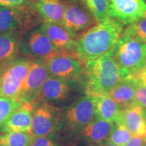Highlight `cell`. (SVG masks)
<instances>
[{"label": "cell", "mask_w": 146, "mask_h": 146, "mask_svg": "<svg viewBox=\"0 0 146 146\" xmlns=\"http://www.w3.org/2000/svg\"><path fill=\"white\" fill-rule=\"evenodd\" d=\"M97 146H116L114 145V144L110 143V142H109L108 141H106V142H104V143H102V144H100V145H97Z\"/></svg>", "instance_id": "cell-32"}, {"label": "cell", "mask_w": 146, "mask_h": 146, "mask_svg": "<svg viewBox=\"0 0 146 146\" xmlns=\"http://www.w3.org/2000/svg\"><path fill=\"white\" fill-rule=\"evenodd\" d=\"M82 89L85 90L83 80L50 76L42 85L36 101H44L55 106L67 103L77 97Z\"/></svg>", "instance_id": "cell-4"}, {"label": "cell", "mask_w": 146, "mask_h": 146, "mask_svg": "<svg viewBox=\"0 0 146 146\" xmlns=\"http://www.w3.org/2000/svg\"><path fill=\"white\" fill-rule=\"evenodd\" d=\"M123 31V24L108 18L76 38L74 53L85 63L98 59L112 50Z\"/></svg>", "instance_id": "cell-1"}, {"label": "cell", "mask_w": 146, "mask_h": 146, "mask_svg": "<svg viewBox=\"0 0 146 146\" xmlns=\"http://www.w3.org/2000/svg\"><path fill=\"white\" fill-rule=\"evenodd\" d=\"M33 110V104H23L0 127L1 132L32 133Z\"/></svg>", "instance_id": "cell-14"}, {"label": "cell", "mask_w": 146, "mask_h": 146, "mask_svg": "<svg viewBox=\"0 0 146 146\" xmlns=\"http://www.w3.org/2000/svg\"><path fill=\"white\" fill-rule=\"evenodd\" d=\"M118 121L125 125L133 135L143 136L146 129V120L143 108L137 104L122 110Z\"/></svg>", "instance_id": "cell-18"}, {"label": "cell", "mask_w": 146, "mask_h": 146, "mask_svg": "<svg viewBox=\"0 0 146 146\" xmlns=\"http://www.w3.org/2000/svg\"><path fill=\"white\" fill-rule=\"evenodd\" d=\"M114 126V122L95 118L84 128L81 133L85 141L97 146L108 141Z\"/></svg>", "instance_id": "cell-16"}, {"label": "cell", "mask_w": 146, "mask_h": 146, "mask_svg": "<svg viewBox=\"0 0 146 146\" xmlns=\"http://www.w3.org/2000/svg\"><path fill=\"white\" fill-rule=\"evenodd\" d=\"M50 76L83 80L85 64L74 52L58 51L45 60Z\"/></svg>", "instance_id": "cell-7"}, {"label": "cell", "mask_w": 146, "mask_h": 146, "mask_svg": "<svg viewBox=\"0 0 146 146\" xmlns=\"http://www.w3.org/2000/svg\"><path fill=\"white\" fill-rule=\"evenodd\" d=\"M91 97L94 100L96 118L114 123L119 120L122 108L108 94L96 95Z\"/></svg>", "instance_id": "cell-19"}, {"label": "cell", "mask_w": 146, "mask_h": 146, "mask_svg": "<svg viewBox=\"0 0 146 146\" xmlns=\"http://www.w3.org/2000/svg\"><path fill=\"white\" fill-rule=\"evenodd\" d=\"M133 78L138 84L146 87V64Z\"/></svg>", "instance_id": "cell-30"}, {"label": "cell", "mask_w": 146, "mask_h": 146, "mask_svg": "<svg viewBox=\"0 0 146 146\" xmlns=\"http://www.w3.org/2000/svg\"><path fill=\"white\" fill-rule=\"evenodd\" d=\"M34 139L31 132L3 133L0 135V146H31Z\"/></svg>", "instance_id": "cell-22"}, {"label": "cell", "mask_w": 146, "mask_h": 146, "mask_svg": "<svg viewBox=\"0 0 146 146\" xmlns=\"http://www.w3.org/2000/svg\"><path fill=\"white\" fill-rule=\"evenodd\" d=\"M136 83V103L143 108V110H146V87L138 84L137 82Z\"/></svg>", "instance_id": "cell-28"}, {"label": "cell", "mask_w": 146, "mask_h": 146, "mask_svg": "<svg viewBox=\"0 0 146 146\" xmlns=\"http://www.w3.org/2000/svg\"><path fill=\"white\" fill-rule=\"evenodd\" d=\"M143 138L144 139V141H146V129H145V133H144L143 136Z\"/></svg>", "instance_id": "cell-33"}, {"label": "cell", "mask_w": 146, "mask_h": 146, "mask_svg": "<svg viewBox=\"0 0 146 146\" xmlns=\"http://www.w3.org/2000/svg\"><path fill=\"white\" fill-rule=\"evenodd\" d=\"M21 53L31 60H43L58 52L41 27L31 29L22 36L20 44Z\"/></svg>", "instance_id": "cell-10"}, {"label": "cell", "mask_w": 146, "mask_h": 146, "mask_svg": "<svg viewBox=\"0 0 146 146\" xmlns=\"http://www.w3.org/2000/svg\"><path fill=\"white\" fill-rule=\"evenodd\" d=\"M83 76L85 91L91 96L108 94L118 84L126 80L111 51L86 62Z\"/></svg>", "instance_id": "cell-2"}, {"label": "cell", "mask_w": 146, "mask_h": 146, "mask_svg": "<svg viewBox=\"0 0 146 146\" xmlns=\"http://www.w3.org/2000/svg\"><path fill=\"white\" fill-rule=\"evenodd\" d=\"M34 8L45 21L62 23L64 5L62 0H35Z\"/></svg>", "instance_id": "cell-21"}, {"label": "cell", "mask_w": 146, "mask_h": 146, "mask_svg": "<svg viewBox=\"0 0 146 146\" xmlns=\"http://www.w3.org/2000/svg\"><path fill=\"white\" fill-rule=\"evenodd\" d=\"M145 14V0H109L108 16L123 26L135 23Z\"/></svg>", "instance_id": "cell-12"}, {"label": "cell", "mask_w": 146, "mask_h": 146, "mask_svg": "<svg viewBox=\"0 0 146 146\" xmlns=\"http://www.w3.org/2000/svg\"><path fill=\"white\" fill-rule=\"evenodd\" d=\"M136 81L133 78L123 80L108 93L122 110L135 104Z\"/></svg>", "instance_id": "cell-20"}, {"label": "cell", "mask_w": 146, "mask_h": 146, "mask_svg": "<svg viewBox=\"0 0 146 146\" xmlns=\"http://www.w3.org/2000/svg\"><path fill=\"white\" fill-rule=\"evenodd\" d=\"M110 51L125 79L133 78L146 64V43L124 34L123 31Z\"/></svg>", "instance_id": "cell-3"}, {"label": "cell", "mask_w": 146, "mask_h": 146, "mask_svg": "<svg viewBox=\"0 0 146 146\" xmlns=\"http://www.w3.org/2000/svg\"><path fill=\"white\" fill-rule=\"evenodd\" d=\"M22 104L17 99L0 96V127Z\"/></svg>", "instance_id": "cell-25"}, {"label": "cell", "mask_w": 146, "mask_h": 146, "mask_svg": "<svg viewBox=\"0 0 146 146\" xmlns=\"http://www.w3.org/2000/svg\"><path fill=\"white\" fill-rule=\"evenodd\" d=\"M143 113H144V117H145L146 120V110H143Z\"/></svg>", "instance_id": "cell-34"}, {"label": "cell", "mask_w": 146, "mask_h": 146, "mask_svg": "<svg viewBox=\"0 0 146 146\" xmlns=\"http://www.w3.org/2000/svg\"><path fill=\"white\" fill-rule=\"evenodd\" d=\"M31 146H58L51 137H35Z\"/></svg>", "instance_id": "cell-29"}, {"label": "cell", "mask_w": 146, "mask_h": 146, "mask_svg": "<svg viewBox=\"0 0 146 146\" xmlns=\"http://www.w3.org/2000/svg\"><path fill=\"white\" fill-rule=\"evenodd\" d=\"M31 60L27 56H18L0 70V96L18 100Z\"/></svg>", "instance_id": "cell-5"}, {"label": "cell", "mask_w": 146, "mask_h": 146, "mask_svg": "<svg viewBox=\"0 0 146 146\" xmlns=\"http://www.w3.org/2000/svg\"><path fill=\"white\" fill-rule=\"evenodd\" d=\"M95 118L94 100L92 97L86 94L76 100L62 113L61 127H64L68 133H81Z\"/></svg>", "instance_id": "cell-8"}, {"label": "cell", "mask_w": 146, "mask_h": 146, "mask_svg": "<svg viewBox=\"0 0 146 146\" xmlns=\"http://www.w3.org/2000/svg\"><path fill=\"white\" fill-rule=\"evenodd\" d=\"M35 8L14 9L0 5V34L11 31L23 33Z\"/></svg>", "instance_id": "cell-13"}, {"label": "cell", "mask_w": 146, "mask_h": 146, "mask_svg": "<svg viewBox=\"0 0 146 146\" xmlns=\"http://www.w3.org/2000/svg\"><path fill=\"white\" fill-rule=\"evenodd\" d=\"M0 5L14 9L34 8V1L33 0H0Z\"/></svg>", "instance_id": "cell-27"}, {"label": "cell", "mask_w": 146, "mask_h": 146, "mask_svg": "<svg viewBox=\"0 0 146 146\" xmlns=\"http://www.w3.org/2000/svg\"><path fill=\"white\" fill-rule=\"evenodd\" d=\"M33 105V136L52 137L61 127L62 112L60 108L44 101H36Z\"/></svg>", "instance_id": "cell-6"}, {"label": "cell", "mask_w": 146, "mask_h": 146, "mask_svg": "<svg viewBox=\"0 0 146 146\" xmlns=\"http://www.w3.org/2000/svg\"><path fill=\"white\" fill-rule=\"evenodd\" d=\"M45 60H32L18 100L22 104H33L39 98L42 85L50 77Z\"/></svg>", "instance_id": "cell-11"}, {"label": "cell", "mask_w": 146, "mask_h": 146, "mask_svg": "<svg viewBox=\"0 0 146 146\" xmlns=\"http://www.w3.org/2000/svg\"><path fill=\"white\" fill-rule=\"evenodd\" d=\"M94 16L98 23L109 18V0H78Z\"/></svg>", "instance_id": "cell-23"}, {"label": "cell", "mask_w": 146, "mask_h": 146, "mask_svg": "<svg viewBox=\"0 0 146 146\" xmlns=\"http://www.w3.org/2000/svg\"><path fill=\"white\" fill-rule=\"evenodd\" d=\"M123 33L138 41L146 43V14L135 23L128 25Z\"/></svg>", "instance_id": "cell-26"}, {"label": "cell", "mask_w": 146, "mask_h": 146, "mask_svg": "<svg viewBox=\"0 0 146 146\" xmlns=\"http://www.w3.org/2000/svg\"><path fill=\"white\" fill-rule=\"evenodd\" d=\"M64 5L62 25L76 39L98 22L78 0H62Z\"/></svg>", "instance_id": "cell-9"}, {"label": "cell", "mask_w": 146, "mask_h": 146, "mask_svg": "<svg viewBox=\"0 0 146 146\" xmlns=\"http://www.w3.org/2000/svg\"><path fill=\"white\" fill-rule=\"evenodd\" d=\"M22 35L21 31L0 34V70L19 56Z\"/></svg>", "instance_id": "cell-17"}, {"label": "cell", "mask_w": 146, "mask_h": 146, "mask_svg": "<svg viewBox=\"0 0 146 146\" xmlns=\"http://www.w3.org/2000/svg\"><path fill=\"white\" fill-rule=\"evenodd\" d=\"M145 143L143 137L133 135L125 146H143Z\"/></svg>", "instance_id": "cell-31"}, {"label": "cell", "mask_w": 146, "mask_h": 146, "mask_svg": "<svg viewBox=\"0 0 146 146\" xmlns=\"http://www.w3.org/2000/svg\"><path fill=\"white\" fill-rule=\"evenodd\" d=\"M40 27L58 51L74 52L76 38L62 25L44 21Z\"/></svg>", "instance_id": "cell-15"}, {"label": "cell", "mask_w": 146, "mask_h": 146, "mask_svg": "<svg viewBox=\"0 0 146 146\" xmlns=\"http://www.w3.org/2000/svg\"><path fill=\"white\" fill-rule=\"evenodd\" d=\"M133 135L120 122L114 123L108 141L116 146H125L132 138Z\"/></svg>", "instance_id": "cell-24"}, {"label": "cell", "mask_w": 146, "mask_h": 146, "mask_svg": "<svg viewBox=\"0 0 146 146\" xmlns=\"http://www.w3.org/2000/svg\"><path fill=\"white\" fill-rule=\"evenodd\" d=\"M143 146H146V141H145V143H144Z\"/></svg>", "instance_id": "cell-35"}]
</instances>
